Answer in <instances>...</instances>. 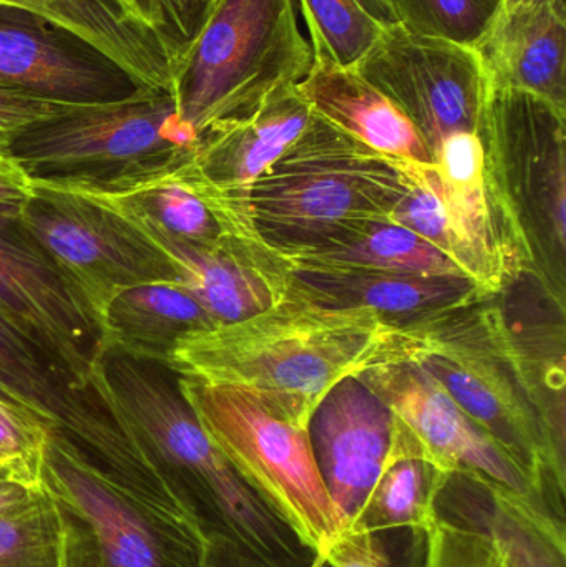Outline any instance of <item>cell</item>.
Listing matches in <instances>:
<instances>
[{
  "instance_id": "obj_11",
  "label": "cell",
  "mask_w": 566,
  "mask_h": 567,
  "mask_svg": "<svg viewBox=\"0 0 566 567\" xmlns=\"http://www.w3.org/2000/svg\"><path fill=\"white\" fill-rule=\"evenodd\" d=\"M0 399L59 432L86 463L146 502L165 505L168 488L132 433L95 392L73 389L0 312Z\"/></svg>"
},
{
  "instance_id": "obj_28",
  "label": "cell",
  "mask_w": 566,
  "mask_h": 567,
  "mask_svg": "<svg viewBox=\"0 0 566 567\" xmlns=\"http://www.w3.org/2000/svg\"><path fill=\"white\" fill-rule=\"evenodd\" d=\"M312 59L328 60L346 69L361 62L384 32V22L361 0H299Z\"/></svg>"
},
{
  "instance_id": "obj_6",
  "label": "cell",
  "mask_w": 566,
  "mask_h": 567,
  "mask_svg": "<svg viewBox=\"0 0 566 567\" xmlns=\"http://www.w3.org/2000/svg\"><path fill=\"white\" fill-rule=\"evenodd\" d=\"M213 445L316 555L346 529L312 456L308 430L272 415L248 390L176 377Z\"/></svg>"
},
{
  "instance_id": "obj_10",
  "label": "cell",
  "mask_w": 566,
  "mask_h": 567,
  "mask_svg": "<svg viewBox=\"0 0 566 567\" xmlns=\"http://www.w3.org/2000/svg\"><path fill=\"white\" fill-rule=\"evenodd\" d=\"M19 228L52 259L99 323L130 287L178 284L165 255L112 209L79 193L33 182Z\"/></svg>"
},
{
  "instance_id": "obj_22",
  "label": "cell",
  "mask_w": 566,
  "mask_h": 567,
  "mask_svg": "<svg viewBox=\"0 0 566 567\" xmlns=\"http://www.w3.org/2000/svg\"><path fill=\"white\" fill-rule=\"evenodd\" d=\"M296 89L312 113L374 152L402 162L432 163L411 120L358 70L312 59Z\"/></svg>"
},
{
  "instance_id": "obj_23",
  "label": "cell",
  "mask_w": 566,
  "mask_h": 567,
  "mask_svg": "<svg viewBox=\"0 0 566 567\" xmlns=\"http://www.w3.org/2000/svg\"><path fill=\"white\" fill-rule=\"evenodd\" d=\"M271 255L285 269L368 268L465 276L447 255L391 219L342 223Z\"/></svg>"
},
{
  "instance_id": "obj_2",
  "label": "cell",
  "mask_w": 566,
  "mask_h": 567,
  "mask_svg": "<svg viewBox=\"0 0 566 567\" xmlns=\"http://www.w3.org/2000/svg\"><path fill=\"white\" fill-rule=\"evenodd\" d=\"M162 369L106 350L92 390L199 529L212 567H312L318 555L235 472Z\"/></svg>"
},
{
  "instance_id": "obj_19",
  "label": "cell",
  "mask_w": 566,
  "mask_h": 567,
  "mask_svg": "<svg viewBox=\"0 0 566 567\" xmlns=\"http://www.w3.org/2000/svg\"><path fill=\"white\" fill-rule=\"evenodd\" d=\"M312 118L296 85L272 93L239 118L213 123L199 133L195 168L219 192L248 212L249 189L305 132ZM249 215V213H248Z\"/></svg>"
},
{
  "instance_id": "obj_45",
  "label": "cell",
  "mask_w": 566,
  "mask_h": 567,
  "mask_svg": "<svg viewBox=\"0 0 566 567\" xmlns=\"http://www.w3.org/2000/svg\"><path fill=\"white\" fill-rule=\"evenodd\" d=\"M316 558H318V556H316ZM312 567H316V561H315V565H312Z\"/></svg>"
},
{
  "instance_id": "obj_30",
  "label": "cell",
  "mask_w": 566,
  "mask_h": 567,
  "mask_svg": "<svg viewBox=\"0 0 566 567\" xmlns=\"http://www.w3.org/2000/svg\"><path fill=\"white\" fill-rule=\"evenodd\" d=\"M425 528L356 532L346 528L316 558V567H428Z\"/></svg>"
},
{
  "instance_id": "obj_24",
  "label": "cell",
  "mask_w": 566,
  "mask_h": 567,
  "mask_svg": "<svg viewBox=\"0 0 566 567\" xmlns=\"http://www.w3.org/2000/svg\"><path fill=\"white\" fill-rule=\"evenodd\" d=\"M216 323L182 287L145 284L113 297L103 320V346L105 352L112 350L168 369L178 340Z\"/></svg>"
},
{
  "instance_id": "obj_7",
  "label": "cell",
  "mask_w": 566,
  "mask_h": 567,
  "mask_svg": "<svg viewBox=\"0 0 566 567\" xmlns=\"http://www.w3.org/2000/svg\"><path fill=\"white\" fill-rule=\"evenodd\" d=\"M173 93L135 89L110 102H75L9 146L33 182L100 183L165 165L195 152Z\"/></svg>"
},
{
  "instance_id": "obj_36",
  "label": "cell",
  "mask_w": 566,
  "mask_h": 567,
  "mask_svg": "<svg viewBox=\"0 0 566 567\" xmlns=\"http://www.w3.org/2000/svg\"><path fill=\"white\" fill-rule=\"evenodd\" d=\"M32 198V179L17 168L0 169V231L16 228Z\"/></svg>"
},
{
  "instance_id": "obj_15",
  "label": "cell",
  "mask_w": 566,
  "mask_h": 567,
  "mask_svg": "<svg viewBox=\"0 0 566 567\" xmlns=\"http://www.w3.org/2000/svg\"><path fill=\"white\" fill-rule=\"evenodd\" d=\"M395 426L394 412L359 377L332 386L309 419L312 456L346 528L384 468Z\"/></svg>"
},
{
  "instance_id": "obj_39",
  "label": "cell",
  "mask_w": 566,
  "mask_h": 567,
  "mask_svg": "<svg viewBox=\"0 0 566 567\" xmlns=\"http://www.w3.org/2000/svg\"><path fill=\"white\" fill-rule=\"evenodd\" d=\"M39 488L40 483L37 480L22 478L17 473L0 476V516L29 503Z\"/></svg>"
},
{
  "instance_id": "obj_37",
  "label": "cell",
  "mask_w": 566,
  "mask_h": 567,
  "mask_svg": "<svg viewBox=\"0 0 566 567\" xmlns=\"http://www.w3.org/2000/svg\"><path fill=\"white\" fill-rule=\"evenodd\" d=\"M106 3L126 25L158 45L155 33V0H106Z\"/></svg>"
},
{
  "instance_id": "obj_27",
  "label": "cell",
  "mask_w": 566,
  "mask_h": 567,
  "mask_svg": "<svg viewBox=\"0 0 566 567\" xmlns=\"http://www.w3.org/2000/svg\"><path fill=\"white\" fill-rule=\"evenodd\" d=\"M65 513L40 485L29 503L0 516V567H65Z\"/></svg>"
},
{
  "instance_id": "obj_20",
  "label": "cell",
  "mask_w": 566,
  "mask_h": 567,
  "mask_svg": "<svg viewBox=\"0 0 566 567\" xmlns=\"http://www.w3.org/2000/svg\"><path fill=\"white\" fill-rule=\"evenodd\" d=\"M477 52L491 92L517 90L566 110L565 0L505 7Z\"/></svg>"
},
{
  "instance_id": "obj_29",
  "label": "cell",
  "mask_w": 566,
  "mask_h": 567,
  "mask_svg": "<svg viewBox=\"0 0 566 567\" xmlns=\"http://www.w3.org/2000/svg\"><path fill=\"white\" fill-rule=\"evenodd\" d=\"M409 32L477 49L504 10V0H391Z\"/></svg>"
},
{
  "instance_id": "obj_16",
  "label": "cell",
  "mask_w": 566,
  "mask_h": 567,
  "mask_svg": "<svg viewBox=\"0 0 566 567\" xmlns=\"http://www.w3.org/2000/svg\"><path fill=\"white\" fill-rule=\"evenodd\" d=\"M0 82L63 102H110L136 89L119 66L75 37L2 6Z\"/></svg>"
},
{
  "instance_id": "obj_17",
  "label": "cell",
  "mask_w": 566,
  "mask_h": 567,
  "mask_svg": "<svg viewBox=\"0 0 566 567\" xmlns=\"http://www.w3.org/2000/svg\"><path fill=\"white\" fill-rule=\"evenodd\" d=\"M432 518L484 536L508 567H566V526L474 472H438Z\"/></svg>"
},
{
  "instance_id": "obj_26",
  "label": "cell",
  "mask_w": 566,
  "mask_h": 567,
  "mask_svg": "<svg viewBox=\"0 0 566 567\" xmlns=\"http://www.w3.org/2000/svg\"><path fill=\"white\" fill-rule=\"evenodd\" d=\"M398 419V416H395ZM434 468L411 430L398 419L394 443L361 512L348 526L356 532L429 528L434 498Z\"/></svg>"
},
{
  "instance_id": "obj_12",
  "label": "cell",
  "mask_w": 566,
  "mask_h": 567,
  "mask_svg": "<svg viewBox=\"0 0 566 567\" xmlns=\"http://www.w3.org/2000/svg\"><path fill=\"white\" fill-rule=\"evenodd\" d=\"M352 69L411 120L431 158L455 133L482 135L491 86L474 47L394 23Z\"/></svg>"
},
{
  "instance_id": "obj_32",
  "label": "cell",
  "mask_w": 566,
  "mask_h": 567,
  "mask_svg": "<svg viewBox=\"0 0 566 567\" xmlns=\"http://www.w3.org/2000/svg\"><path fill=\"white\" fill-rule=\"evenodd\" d=\"M218 2L219 0H155L156 42L165 56L175 89L176 79L189 50Z\"/></svg>"
},
{
  "instance_id": "obj_35",
  "label": "cell",
  "mask_w": 566,
  "mask_h": 567,
  "mask_svg": "<svg viewBox=\"0 0 566 567\" xmlns=\"http://www.w3.org/2000/svg\"><path fill=\"white\" fill-rule=\"evenodd\" d=\"M72 103L0 82V146L9 150L23 133L62 115Z\"/></svg>"
},
{
  "instance_id": "obj_3",
  "label": "cell",
  "mask_w": 566,
  "mask_h": 567,
  "mask_svg": "<svg viewBox=\"0 0 566 567\" xmlns=\"http://www.w3.org/2000/svg\"><path fill=\"white\" fill-rule=\"evenodd\" d=\"M487 299L415 320L421 340L411 360L498 445L565 499L566 472L555 462L504 313L487 306Z\"/></svg>"
},
{
  "instance_id": "obj_43",
  "label": "cell",
  "mask_w": 566,
  "mask_h": 567,
  "mask_svg": "<svg viewBox=\"0 0 566 567\" xmlns=\"http://www.w3.org/2000/svg\"><path fill=\"white\" fill-rule=\"evenodd\" d=\"M515 2H518V0H504V9L505 7L514 6Z\"/></svg>"
},
{
  "instance_id": "obj_40",
  "label": "cell",
  "mask_w": 566,
  "mask_h": 567,
  "mask_svg": "<svg viewBox=\"0 0 566 567\" xmlns=\"http://www.w3.org/2000/svg\"><path fill=\"white\" fill-rule=\"evenodd\" d=\"M361 2L372 16L378 17L385 25H394V23H398L391 0H361Z\"/></svg>"
},
{
  "instance_id": "obj_13",
  "label": "cell",
  "mask_w": 566,
  "mask_h": 567,
  "mask_svg": "<svg viewBox=\"0 0 566 567\" xmlns=\"http://www.w3.org/2000/svg\"><path fill=\"white\" fill-rule=\"evenodd\" d=\"M358 377L411 430L438 472L487 476L565 525V499L498 445L412 360L374 367Z\"/></svg>"
},
{
  "instance_id": "obj_1",
  "label": "cell",
  "mask_w": 566,
  "mask_h": 567,
  "mask_svg": "<svg viewBox=\"0 0 566 567\" xmlns=\"http://www.w3.org/2000/svg\"><path fill=\"white\" fill-rule=\"evenodd\" d=\"M419 340L415 320L395 323L372 310L328 306L289 290L265 312L183 337L168 370L248 390L272 415L308 430L332 386L411 360Z\"/></svg>"
},
{
  "instance_id": "obj_31",
  "label": "cell",
  "mask_w": 566,
  "mask_h": 567,
  "mask_svg": "<svg viewBox=\"0 0 566 567\" xmlns=\"http://www.w3.org/2000/svg\"><path fill=\"white\" fill-rule=\"evenodd\" d=\"M389 219L431 243L462 269L461 248L449 215L444 188L432 163L411 162V188Z\"/></svg>"
},
{
  "instance_id": "obj_41",
  "label": "cell",
  "mask_w": 566,
  "mask_h": 567,
  "mask_svg": "<svg viewBox=\"0 0 566 567\" xmlns=\"http://www.w3.org/2000/svg\"><path fill=\"white\" fill-rule=\"evenodd\" d=\"M17 168L16 162L10 156L9 150L0 146V169Z\"/></svg>"
},
{
  "instance_id": "obj_33",
  "label": "cell",
  "mask_w": 566,
  "mask_h": 567,
  "mask_svg": "<svg viewBox=\"0 0 566 567\" xmlns=\"http://www.w3.org/2000/svg\"><path fill=\"white\" fill-rule=\"evenodd\" d=\"M428 567H508L484 536L432 522L428 528Z\"/></svg>"
},
{
  "instance_id": "obj_42",
  "label": "cell",
  "mask_w": 566,
  "mask_h": 567,
  "mask_svg": "<svg viewBox=\"0 0 566 567\" xmlns=\"http://www.w3.org/2000/svg\"><path fill=\"white\" fill-rule=\"evenodd\" d=\"M9 473H17V472H16V470L12 468V466L0 465V476L9 475ZM17 475H19V473H17ZM22 478H23V476H22Z\"/></svg>"
},
{
  "instance_id": "obj_38",
  "label": "cell",
  "mask_w": 566,
  "mask_h": 567,
  "mask_svg": "<svg viewBox=\"0 0 566 567\" xmlns=\"http://www.w3.org/2000/svg\"><path fill=\"white\" fill-rule=\"evenodd\" d=\"M62 508V506H60ZM65 513L66 519V561L65 567H100L95 549L86 535L85 528Z\"/></svg>"
},
{
  "instance_id": "obj_21",
  "label": "cell",
  "mask_w": 566,
  "mask_h": 567,
  "mask_svg": "<svg viewBox=\"0 0 566 567\" xmlns=\"http://www.w3.org/2000/svg\"><path fill=\"white\" fill-rule=\"evenodd\" d=\"M286 272L292 292L328 306L372 310L395 323L424 319L491 297L465 276L368 268H298Z\"/></svg>"
},
{
  "instance_id": "obj_4",
  "label": "cell",
  "mask_w": 566,
  "mask_h": 567,
  "mask_svg": "<svg viewBox=\"0 0 566 567\" xmlns=\"http://www.w3.org/2000/svg\"><path fill=\"white\" fill-rule=\"evenodd\" d=\"M411 188V162L362 145L321 116L248 193L249 218L269 252L331 226L389 219Z\"/></svg>"
},
{
  "instance_id": "obj_25",
  "label": "cell",
  "mask_w": 566,
  "mask_h": 567,
  "mask_svg": "<svg viewBox=\"0 0 566 567\" xmlns=\"http://www.w3.org/2000/svg\"><path fill=\"white\" fill-rule=\"evenodd\" d=\"M40 17L119 66L136 89L175 93L172 73L155 42L126 25L106 0H0Z\"/></svg>"
},
{
  "instance_id": "obj_34",
  "label": "cell",
  "mask_w": 566,
  "mask_h": 567,
  "mask_svg": "<svg viewBox=\"0 0 566 567\" xmlns=\"http://www.w3.org/2000/svg\"><path fill=\"white\" fill-rule=\"evenodd\" d=\"M47 430L35 416L0 399V460L13 466L23 478L37 480V463Z\"/></svg>"
},
{
  "instance_id": "obj_5",
  "label": "cell",
  "mask_w": 566,
  "mask_h": 567,
  "mask_svg": "<svg viewBox=\"0 0 566 567\" xmlns=\"http://www.w3.org/2000/svg\"><path fill=\"white\" fill-rule=\"evenodd\" d=\"M311 65L292 0H219L176 79L183 122L199 135L248 115Z\"/></svg>"
},
{
  "instance_id": "obj_44",
  "label": "cell",
  "mask_w": 566,
  "mask_h": 567,
  "mask_svg": "<svg viewBox=\"0 0 566 567\" xmlns=\"http://www.w3.org/2000/svg\"><path fill=\"white\" fill-rule=\"evenodd\" d=\"M0 465H7V466H10V465H9V463L3 462V460H0ZM12 468H13V466H12ZM13 470H16V468H13Z\"/></svg>"
},
{
  "instance_id": "obj_14",
  "label": "cell",
  "mask_w": 566,
  "mask_h": 567,
  "mask_svg": "<svg viewBox=\"0 0 566 567\" xmlns=\"http://www.w3.org/2000/svg\"><path fill=\"white\" fill-rule=\"evenodd\" d=\"M0 312L80 392L105 353L102 330L69 279L19 228L0 231Z\"/></svg>"
},
{
  "instance_id": "obj_8",
  "label": "cell",
  "mask_w": 566,
  "mask_h": 567,
  "mask_svg": "<svg viewBox=\"0 0 566 567\" xmlns=\"http://www.w3.org/2000/svg\"><path fill=\"white\" fill-rule=\"evenodd\" d=\"M566 110L517 90H492L485 110L488 172L522 248L564 297Z\"/></svg>"
},
{
  "instance_id": "obj_18",
  "label": "cell",
  "mask_w": 566,
  "mask_h": 567,
  "mask_svg": "<svg viewBox=\"0 0 566 567\" xmlns=\"http://www.w3.org/2000/svg\"><path fill=\"white\" fill-rule=\"evenodd\" d=\"M130 225L168 258L178 275L176 286L218 323L265 312L289 292L288 272L261 246L231 241L205 248Z\"/></svg>"
},
{
  "instance_id": "obj_9",
  "label": "cell",
  "mask_w": 566,
  "mask_h": 567,
  "mask_svg": "<svg viewBox=\"0 0 566 567\" xmlns=\"http://www.w3.org/2000/svg\"><path fill=\"white\" fill-rule=\"evenodd\" d=\"M37 480L85 528L100 567H212L208 543L186 516L106 478L55 430H47Z\"/></svg>"
}]
</instances>
